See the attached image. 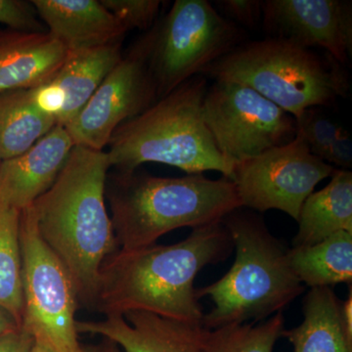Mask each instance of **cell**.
Listing matches in <instances>:
<instances>
[{
	"mask_svg": "<svg viewBox=\"0 0 352 352\" xmlns=\"http://www.w3.org/2000/svg\"><path fill=\"white\" fill-rule=\"evenodd\" d=\"M233 249L222 221L193 229L177 244L120 249L102 264L92 309L106 316L146 311L201 325L197 275L226 261Z\"/></svg>",
	"mask_w": 352,
	"mask_h": 352,
	"instance_id": "6da1fadb",
	"label": "cell"
},
{
	"mask_svg": "<svg viewBox=\"0 0 352 352\" xmlns=\"http://www.w3.org/2000/svg\"><path fill=\"white\" fill-rule=\"evenodd\" d=\"M107 152L74 146L56 182L32 204L39 235L92 308L104 261L119 251L105 204Z\"/></svg>",
	"mask_w": 352,
	"mask_h": 352,
	"instance_id": "7a4b0ae2",
	"label": "cell"
},
{
	"mask_svg": "<svg viewBox=\"0 0 352 352\" xmlns=\"http://www.w3.org/2000/svg\"><path fill=\"white\" fill-rule=\"evenodd\" d=\"M113 234L120 250L156 244L175 229H192L221 222L242 208L235 184L222 176L210 179L203 173L159 177L119 171L106 182Z\"/></svg>",
	"mask_w": 352,
	"mask_h": 352,
	"instance_id": "3957f363",
	"label": "cell"
},
{
	"mask_svg": "<svg viewBox=\"0 0 352 352\" xmlns=\"http://www.w3.org/2000/svg\"><path fill=\"white\" fill-rule=\"evenodd\" d=\"M222 223L232 239L236 258L219 281L196 289L199 300L208 296L214 302L201 323L207 330L266 320L305 291L289 266V248L270 233L261 217L240 208Z\"/></svg>",
	"mask_w": 352,
	"mask_h": 352,
	"instance_id": "277c9868",
	"label": "cell"
},
{
	"mask_svg": "<svg viewBox=\"0 0 352 352\" xmlns=\"http://www.w3.org/2000/svg\"><path fill=\"white\" fill-rule=\"evenodd\" d=\"M208 87L207 78L194 76L118 127L108 144L110 166L132 171L164 164L187 175L219 171L231 179L235 163L219 151L204 120Z\"/></svg>",
	"mask_w": 352,
	"mask_h": 352,
	"instance_id": "5b68a950",
	"label": "cell"
},
{
	"mask_svg": "<svg viewBox=\"0 0 352 352\" xmlns=\"http://www.w3.org/2000/svg\"><path fill=\"white\" fill-rule=\"evenodd\" d=\"M201 76L252 88L295 119L308 109L332 107L351 92L346 67L327 53L270 38L245 41Z\"/></svg>",
	"mask_w": 352,
	"mask_h": 352,
	"instance_id": "8992f818",
	"label": "cell"
},
{
	"mask_svg": "<svg viewBox=\"0 0 352 352\" xmlns=\"http://www.w3.org/2000/svg\"><path fill=\"white\" fill-rule=\"evenodd\" d=\"M150 32L148 67L157 99L245 43V32L207 0H176Z\"/></svg>",
	"mask_w": 352,
	"mask_h": 352,
	"instance_id": "52a82bcc",
	"label": "cell"
},
{
	"mask_svg": "<svg viewBox=\"0 0 352 352\" xmlns=\"http://www.w3.org/2000/svg\"><path fill=\"white\" fill-rule=\"evenodd\" d=\"M22 326L57 352H83L76 329L78 296L68 271L39 235L32 207L20 217Z\"/></svg>",
	"mask_w": 352,
	"mask_h": 352,
	"instance_id": "ba28073f",
	"label": "cell"
},
{
	"mask_svg": "<svg viewBox=\"0 0 352 352\" xmlns=\"http://www.w3.org/2000/svg\"><path fill=\"white\" fill-rule=\"evenodd\" d=\"M203 115L219 151L235 164L287 144L296 133L293 116L240 83L214 80Z\"/></svg>",
	"mask_w": 352,
	"mask_h": 352,
	"instance_id": "9c48e42d",
	"label": "cell"
},
{
	"mask_svg": "<svg viewBox=\"0 0 352 352\" xmlns=\"http://www.w3.org/2000/svg\"><path fill=\"white\" fill-rule=\"evenodd\" d=\"M333 170L295 136L287 144L236 163L231 180L242 208L281 210L298 221L305 201Z\"/></svg>",
	"mask_w": 352,
	"mask_h": 352,
	"instance_id": "30bf717a",
	"label": "cell"
},
{
	"mask_svg": "<svg viewBox=\"0 0 352 352\" xmlns=\"http://www.w3.org/2000/svg\"><path fill=\"white\" fill-rule=\"evenodd\" d=\"M149 47L148 31L64 126L74 146L103 151L118 127L157 100L156 85L148 67Z\"/></svg>",
	"mask_w": 352,
	"mask_h": 352,
	"instance_id": "8fae6325",
	"label": "cell"
},
{
	"mask_svg": "<svg viewBox=\"0 0 352 352\" xmlns=\"http://www.w3.org/2000/svg\"><path fill=\"white\" fill-rule=\"evenodd\" d=\"M267 38L303 48H322L346 67L352 56V2L347 0H265Z\"/></svg>",
	"mask_w": 352,
	"mask_h": 352,
	"instance_id": "7c38bea8",
	"label": "cell"
},
{
	"mask_svg": "<svg viewBox=\"0 0 352 352\" xmlns=\"http://www.w3.org/2000/svg\"><path fill=\"white\" fill-rule=\"evenodd\" d=\"M78 333L101 336L122 352H201L204 327L146 311L76 322Z\"/></svg>",
	"mask_w": 352,
	"mask_h": 352,
	"instance_id": "4fadbf2b",
	"label": "cell"
},
{
	"mask_svg": "<svg viewBox=\"0 0 352 352\" xmlns=\"http://www.w3.org/2000/svg\"><path fill=\"white\" fill-rule=\"evenodd\" d=\"M74 148L64 126H55L20 156L0 163V203L22 212L56 182Z\"/></svg>",
	"mask_w": 352,
	"mask_h": 352,
	"instance_id": "5bb4252c",
	"label": "cell"
},
{
	"mask_svg": "<svg viewBox=\"0 0 352 352\" xmlns=\"http://www.w3.org/2000/svg\"><path fill=\"white\" fill-rule=\"evenodd\" d=\"M48 34L68 53L122 43L127 32L101 0H32Z\"/></svg>",
	"mask_w": 352,
	"mask_h": 352,
	"instance_id": "9a60e30c",
	"label": "cell"
},
{
	"mask_svg": "<svg viewBox=\"0 0 352 352\" xmlns=\"http://www.w3.org/2000/svg\"><path fill=\"white\" fill-rule=\"evenodd\" d=\"M63 45L45 34L0 31V94L51 80L66 59Z\"/></svg>",
	"mask_w": 352,
	"mask_h": 352,
	"instance_id": "2e32d148",
	"label": "cell"
},
{
	"mask_svg": "<svg viewBox=\"0 0 352 352\" xmlns=\"http://www.w3.org/2000/svg\"><path fill=\"white\" fill-rule=\"evenodd\" d=\"M342 300L332 288H312L302 300L303 321L284 330L294 352H352V335L342 317Z\"/></svg>",
	"mask_w": 352,
	"mask_h": 352,
	"instance_id": "e0dca14e",
	"label": "cell"
},
{
	"mask_svg": "<svg viewBox=\"0 0 352 352\" xmlns=\"http://www.w3.org/2000/svg\"><path fill=\"white\" fill-rule=\"evenodd\" d=\"M331 177L303 203L293 247L315 245L340 231L352 233V173L335 170Z\"/></svg>",
	"mask_w": 352,
	"mask_h": 352,
	"instance_id": "ac0fdd59",
	"label": "cell"
},
{
	"mask_svg": "<svg viewBox=\"0 0 352 352\" xmlns=\"http://www.w3.org/2000/svg\"><path fill=\"white\" fill-rule=\"evenodd\" d=\"M122 43L108 44L94 50L68 53L52 80L65 95L63 112L57 120L65 126L82 110L104 78L122 60Z\"/></svg>",
	"mask_w": 352,
	"mask_h": 352,
	"instance_id": "d6986e66",
	"label": "cell"
},
{
	"mask_svg": "<svg viewBox=\"0 0 352 352\" xmlns=\"http://www.w3.org/2000/svg\"><path fill=\"white\" fill-rule=\"evenodd\" d=\"M289 266L305 286L331 288L352 282V233L340 231L317 244L289 249Z\"/></svg>",
	"mask_w": 352,
	"mask_h": 352,
	"instance_id": "ffe728a7",
	"label": "cell"
},
{
	"mask_svg": "<svg viewBox=\"0 0 352 352\" xmlns=\"http://www.w3.org/2000/svg\"><path fill=\"white\" fill-rule=\"evenodd\" d=\"M55 126L32 105L29 89L0 94V163L28 151Z\"/></svg>",
	"mask_w": 352,
	"mask_h": 352,
	"instance_id": "44dd1931",
	"label": "cell"
},
{
	"mask_svg": "<svg viewBox=\"0 0 352 352\" xmlns=\"http://www.w3.org/2000/svg\"><path fill=\"white\" fill-rule=\"evenodd\" d=\"M21 212L0 203V307L22 326L24 311Z\"/></svg>",
	"mask_w": 352,
	"mask_h": 352,
	"instance_id": "7402d4cb",
	"label": "cell"
},
{
	"mask_svg": "<svg viewBox=\"0 0 352 352\" xmlns=\"http://www.w3.org/2000/svg\"><path fill=\"white\" fill-rule=\"evenodd\" d=\"M284 330L282 312L258 324H231L214 330L204 328L201 352H273Z\"/></svg>",
	"mask_w": 352,
	"mask_h": 352,
	"instance_id": "603a6c76",
	"label": "cell"
},
{
	"mask_svg": "<svg viewBox=\"0 0 352 352\" xmlns=\"http://www.w3.org/2000/svg\"><path fill=\"white\" fill-rule=\"evenodd\" d=\"M296 136L302 139L308 149L323 161L329 147L344 132L333 120L322 117L314 108L308 109L296 119Z\"/></svg>",
	"mask_w": 352,
	"mask_h": 352,
	"instance_id": "cb8c5ba5",
	"label": "cell"
},
{
	"mask_svg": "<svg viewBox=\"0 0 352 352\" xmlns=\"http://www.w3.org/2000/svg\"><path fill=\"white\" fill-rule=\"evenodd\" d=\"M126 31H149L163 2L160 0H101Z\"/></svg>",
	"mask_w": 352,
	"mask_h": 352,
	"instance_id": "d4e9b609",
	"label": "cell"
},
{
	"mask_svg": "<svg viewBox=\"0 0 352 352\" xmlns=\"http://www.w3.org/2000/svg\"><path fill=\"white\" fill-rule=\"evenodd\" d=\"M0 24L25 34L48 32L32 1L25 0H0Z\"/></svg>",
	"mask_w": 352,
	"mask_h": 352,
	"instance_id": "484cf974",
	"label": "cell"
},
{
	"mask_svg": "<svg viewBox=\"0 0 352 352\" xmlns=\"http://www.w3.org/2000/svg\"><path fill=\"white\" fill-rule=\"evenodd\" d=\"M221 15L234 24L254 29L263 19V1L261 0H217L214 2Z\"/></svg>",
	"mask_w": 352,
	"mask_h": 352,
	"instance_id": "4316f807",
	"label": "cell"
},
{
	"mask_svg": "<svg viewBox=\"0 0 352 352\" xmlns=\"http://www.w3.org/2000/svg\"><path fill=\"white\" fill-rule=\"evenodd\" d=\"M29 94L34 108L43 115L53 118L57 124L65 106L63 91L50 80L38 87L29 88Z\"/></svg>",
	"mask_w": 352,
	"mask_h": 352,
	"instance_id": "83f0119b",
	"label": "cell"
},
{
	"mask_svg": "<svg viewBox=\"0 0 352 352\" xmlns=\"http://www.w3.org/2000/svg\"><path fill=\"white\" fill-rule=\"evenodd\" d=\"M323 161L331 166H339L340 170H349L352 168V141L346 132L336 139L329 147Z\"/></svg>",
	"mask_w": 352,
	"mask_h": 352,
	"instance_id": "f1b7e54d",
	"label": "cell"
},
{
	"mask_svg": "<svg viewBox=\"0 0 352 352\" xmlns=\"http://www.w3.org/2000/svg\"><path fill=\"white\" fill-rule=\"evenodd\" d=\"M34 339L31 333L20 328L0 335V352H29Z\"/></svg>",
	"mask_w": 352,
	"mask_h": 352,
	"instance_id": "f546056e",
	"label": "cell"
},
{
	"mask_svg": "<svg viewBox=\"0 0 352 352\" xmlns=\"http://www.w3.org/2000/svg\"><path fill=\"white\" fill-rule=\"evenodd\" d=\"M20 328L15 319L8 312L6 311L3 308L0 307V335L12 332V331Z\"/></svg>",
	"mask_w": 352,
	"mask_h": 352,
	"instance_id": "4dcf8cb0",
	"label": "cell"
},
{
	"mask_svg": "<svg viewBox=\"0 0 352 352\" xmlns=\"http://www.w3.org/2000/svg\"><path fill=\"white\" fill-rule=\"evenodd\" d=\"M29 352H57L50 344L43 342L41 340H34V344H32L31 351Z\"/></svg>",
	"mask_w": 352,
	"mask_h": 352,
	"instance_id": "1f68e13d",
	"label": "cell"
},
{
	"mask_svg": "<svg viewBox=\"0 0 352 352\" xmlns=\"http://www.w3.org/2000/svg\"><path fill=\"white\" fill-rule=\"evenodd\" d=\"M83 352H107V344L105 342L98 346H83Z\"/></svg>",
	"mask_w": 352,
	"mask_h": 352,
	"instance_id": "d6a6232c",
	"label": "cell"
},
{
	"mask_svg": "<svg viewBox=\"0 0 352 352\" xmlns=\"http://www.w3.org/2000/svg\"><path fill=\"white\" fill-rule=\"evenodd\" d=\"M106 344H107V352H122L120 351L119 347L116 346L113 342H109V340H105Z\"/></svg>",
	"mask_w": 352,
	"mask_h": 352,
	"instance_id": "836d02e7",
	"label": "cell"
}]
</instances>
